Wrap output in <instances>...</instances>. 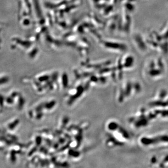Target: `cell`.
<instances>
[{"mask_svg": "<svg viewBox=\"0 0 168 168\" xmlns=\"http://www.w3.org/2000/svg\"><path fill=\"white\" fill-rule=\"evenodd\" d=\"M8 81L9 78L7 76L0 77V86L6 84Z\"/></svg>", "mask_w": 168, "mask_h": 168, "instance_id": "2", "label": "cell"}, {"mask_svg": "<svg viewBox=\"0 0 168 168\" xmlns=\"http://www.w3.org/2000/svg\"><path fill=\"white\" fill-rule=\"evenodd\" d=\"M19 124V119H15V120L11 121L8 125H7V128H8L9 130L13 131L14 129H16Z\"/></svg>", "mask_w": 168, "mask_h": 168, "instance_id": "1", "label": "cell"}]
</instances>
